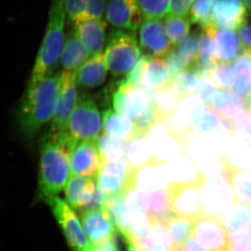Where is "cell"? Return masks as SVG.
Instances as JSON below:
<instances>
[{
	"instance_id": "30",
	"label": "cell",
	"mask_w": 251,
	"mask_h": 251,
	"mask_svg": "<svg viewBox=\"0 0 251 251\" xmlns=\"http://www.w3.org/2000/svg\"><path fill=\"white\" fill-rule=\"evenodd\" d=\"M148 194L150 201V209L148 213L149 217L163 224H166L173 215L171 210L169 194L167 188H158L148 192Z\"/></svg>"
},
{
	"instance_id": "14",
	"label": "cell",
	"mask_w": 251,
	"mask_h": 251,
	"mask_svg": "<svg viewBox=\"0 0 251 251\" xmlns=\"http://www.w3.org/2000/svg\"><path fill=\"white\" fill-rule=\"evenodd\" d=\"M105 17L115 29L135 32L145 19L137 0H108Z\"/></svg>"
},
{
	"instance_id": "46",
	"label": "cell",
	"mask_w": 251,
	"mask_h": 251,
	"mask_svg": "<svg viewBox=\"0 0 251 251\" xmlns=\"http://www.w3.org/2000/svg\"><path fill=\"white\" fill-rule=\"evenodd\" d=\"M237 31L241 50L243 53L251 54V25L247 21Z\"/></svg>"
},
{
	"instance_id": "19",
	"label": "cell",
	"mask_w": 251,
	"mask_h": 251,
	"mask_svg": "<svg viewBox=\"0 0 251 251\" xmlns=\"http://www.w3.org/2000/svg\"><path fill=\"white\" fill-rule=\"evenodd\" d=\"M106 22L103 18H87L74 23V31L91 55L103 52L106 45Z\"/></svg>"
},
{
	"instance_id": "32",
	"label": "cell",
	"mask_w": 251,
	"mask_h": 251,
	"mask_svg": "<svg viewBox=\"0 0 251 251\" xmlns=\"http://www.w3.org/2000/svg\"><path fill=\"white\" fill-rule=\"evenodd\" d=\"M163 23L172 45L177 47L189 35L192 23L189 16L168 14L163 18Z\"/></svg>"
},
{
	"instance_id": "54",
	"label": "cell",
	"mask_w": 251,
	"mask_h": 251,
	"mask_svg": "<svg viewBox=\"0 0 251 251\" xmlns=\"http://www.w3.org/2000/svg\"><path fill=\"white\" fill-rule=\"evenodd\" d=\"M84 251H105L101 250V249H97V248H94V247L92 248V249H88V250H86Z\"/></svg>"
},
{
	"instance_id": "2",
	"label": "cell",
	"mask_w": 251,
	"mask_h": 251,
	"mask_svg": "<svg viewBox=\"0 0 251 251\" xmlns=\"http://www.w3.org/2000/svg\"><path fill=\"white\" fill-rule=\"evenodd\" d=\"M77 142L69 132H47L39 145L38 191L43 200L58 196L70 177L71 156Z\"/></svg>"
},
{
	"instance_id": "23",
	"label": "cell",
	"mask_w": 251,
	"mask_h": 251,
	"mask_svg": "<svg viewBox=\"0 0 251 251\" xmlns=\"http://www.w3.org/2000/svg\"><path fill=\"white\" fill-rule=\"evenodd\" d=\"M109 72L103 52L91 56L76 72L77 85L92 90L103 85Z\"/></svg>"
},
{
	"instance_id": "18",
	"label": "cell",
	"mask_w": 251,
	"mask_h": 251,
	"mask_svg": "<svg viewBox=\"0 0 251 251\" xmlns=\"http://www.w3.org/2000/svg\"><path fill=\"white\" fill-rule=\"evenodd\" d=\"M98 186L96 178L71 176L64 188L65 197L73 209H88L92 205Z\"/></svg>"
},
{
	"instance_id": "29",
	"label": "cell",
	"mask_w": 251,
	"mask_h": 251,
	"mask_svg": "<svg viewBox=\"0 0 251 251\" xmlns=\"http://www.w3.org/2000/svg\"><path fill=\"white\" fill-rule=\"evenodd\" d=\"M221 221L228 234L251 228V204L236 202Z\"/></svg>"
},
{
	"instance_id": "4",
	"label": "cell",
	"mask_w": 251,
	"mask_h": 251,
	"mask_svg": "<svg viewBox=\"0 0 251 251\" xmlns=\"http://www.w3.org/2000/svg\"><path fill=\"white\" fill-rule=\"evenodd\" d=\"M62 0H51L47 26L29 80H36L54 72L65 43L67 19Z\"/></svg>"
},
{
	"instance_id": "41",
	"label": "cell",
	"mask_w": 251,
	"mask_h": 251,
	"mask_svg": "<svg viewBox=\"0 0 251 251\" xmlns=\"http://www.w3.org/2000/svg\"><path fill=\"white\" fill-rule=\"evenodd\" d=\"M67 17L75 23L85 19L89 0H62Z\"/></svg>"
},
{
	"instance_id": "33",
	"label": "cell",
	"mask_w": 251,
	"mask_h": 251,
	"mask_svg": "<svg viewBox=\"0 0 251 251\" xmlns=\"http://www.w3.org/2000/svg\"><path fill=\"white\" fill-rule=\"evenodd\" d=\"M195 219L186 216H173L166 225L171 238L172 246H183L188 238L192 235Z\"/></svg>"
},
{
	"instance_id": "38",
	"label": "cell",
	"mask_w": 251,
	"mask_h": 251,
	"mask_svg": "<svg viewBox=\"0 0 251 251\" xmlns=\"http://www.w3.org/2000/svg\"><path fill=\"white\" fill-rule=\"evenodd\" d=\"M213 1L214 0H194L189 14L191 23L199 25L201 27L211 24Z\"/></svg>"
},
{
	"instance_id": "11",
	"label": "cell",
	"mask_w": 251,
	"mask_h": 251,
	"mask_svg": "<svg viewBox=\"0 0 251 251\" xmlns=\"http://www.w3.org/2000/svg\"><path fill=\"white\" fill-rule=\"evenodd\" d=\"M76 72H62V86L58 104L50 125V133L67 131L69 119L79 98Z\"/></svg>"
},
{
	"instance_id": "45",
	"label": "cell",
	"mask_w": 251,
	"mask_h": 251,
	"mask_svg": "<svg viewBox=\"0 0 251 251\" xmlns=\"http://www.w3.org/2000/svg\"><path fill=\"white\" fill-rule=\"evenodd\" d=\"M234 132L251 134V113L248 108L244 109L233 120Z\"/></svg>"
},
{
	"instance_id": "40",
	"label": "cell",
	"mask_w": 251,
	"mask_h": 251,
	"mask_svg": "<svg viewBox=\"0 0 251 251\" xmlns=\"http://www.w3.org/2000/svg\"><path fill=\"white\" fill-rule=\"evenodd\" d=\"M145 18L163 19L169 13L171 0H137Z\"/></svg>"
},
{
	"instance_id": "16",
	"label": "cell",
	"mask_w": 251,
	"mask_h": 251,
	"mask_svg": "<svg viewBox=\"0 0 251 251\" xmlns=\"http://www.w3.org/2000/svg\"><path fill=\"white\" fill-rule=\"evenodd\" d=\"M247 9L243 0H214L211 23L219 29L237 30L247 21Z\"/></svg>"
},
{
	"instance_id": "42",
	"label": "cell",
	"mask_w": 251,
	"mask_h": 251,
	"mask_svg": "<svg viewBox=\"0 0 251 251\" xmlns=\"http://www.w3.org/2000/svg\"><path fill=\"white\" fill-rule=\"evenodd\" d=\"M230 248L236 251H251V228L229 234Z\"/></svg>"
},
{
	"instance_id": "5",
	"label": "cell",
	"mask_w": 251,
	"mask_h": 251,
	"mask_svg": "<svg viewBox=\"0 0 251 251\" xmlns=\"http://www.w3.org/2000/svg\"><path fill=\"white\" fill-rule=\"evenodd\" d=\"M103 53L109 72L116 77L129 74L143 55L136 32L119 29L109 34Z\"/></svg>"
},
{
	"instance_id": "24",
	"label": "cell",
	"mask_w": 251,
	"mask_h": 251,
	"mask_svg": "<svg viewBox=\"0 0 251 251\" xmlns=\"http://www.w3.org/2000/svg\"><path fill=\"white\" fill-rule=\"evenodd\" d=\"M91 56L75 34V31L73 29L66 39L61 54L59 63L62 67V72H76Z\"/></svg>"
},
{
	"instance_id": "48",
	"label": "cell",
	"mask_w": 251,
	"mask_h": 251,
	"mask_svg": "<svg viewBox=\"0 0 251 251\" xmlns=\"http://www.w3.org/2000/svg\"><path fill=\"white\" fill-rule=\"evenodd\" d=\"M194 0H171L168 14L175 16H189Z\"/></svg>"
},
{
	"instance_id": "15",
	"label": "cell",
	"mask_w": 251,
	"mask_h": 251,
	"mask_svg": "<svg viewBox=\"0 0 251 251\" xmlns=\"http://www.w3.org/2000/svg\"><path fill=\"white\" fill-rule=\"evenodd\" d=\"M103 162L96 141L78 140L71 156V176H82L97 179Z\"/></svg>"
},
{
	"instance_id": "49",
	"label": "cell",
	"mask_w": 251,
	"mask_h": 251,
	"mask_svg": "<svg viewBox=\"0 0 251 251\" xmlns=\"http://www.w3.org/2000/svg\"><path fill=\"white\" fill-rule=\"evenodd\" d=\"M184 251H209L193 235L188 237L183 245Z\"/></svg>"
},
{
	"instance_id": "10",
	"label": "cell",
	"mask_w": 251,
	"mask_h": 251,
	"mask_svg": "<svg viewBox=\"0 0 251 251\" xmlns=\"http://www.w3.org/2000/svg\"><path fill=\"white\" fill-rule=\"evenodd\" d=\"M138 33L140 48L143 54L149 57L165 58L173 50L163 19L145 18Z\"/></svg>"
},
{
	"instance_id": "3",
	"label": "cell",
	"mask_w": 251,
	"mask_h": 251,
	"mask_svg": "<svg viewBox=\"0 0 251 251\" xmlns=\"http://www.w3.org/2000/svg\"><path fill=\"white\" fill-rule=\"evenodd\" d=\"M112 106L119 113L129 117L138 126L143 138L158 123L166 121L152 94L122 80L112 95Z\"/></svg>"
},
{
	"instance_id": "44",
	"label": "cell",
	"mask_w": 251,
	"mask_h": 251,
	"mask_svg": "<svg viewBox=\"0 0 251 251\" xmlns=\"http://www.w3.org/2000/svg\"><path fill=\"white\" fill-rule=\"evenodd\" d=\"M217 87L209 76L201 77L198 94L206 105H209L211 99L217 92Z\"/></svg>"
},
{
	"instance_id": "20",
	"label": "cell",
	"mask_w": 251,
	"mask_h": 251,
	"mask_svg": "<svg viewBox=\"0 0 251 251\" xmlns=\"http://www.w3.org/2000/svg\"><path fill=\"white\" fill-rule=\"evenodd\" d=\"M103 133L124 143L144 138L138 126L131 119L119 113L116 110L108 108L103 112Z\"/></svg>"
},
{
	"instance_id": "22",
	"label": "cell",
	"mask_w": 251,
	"mask_h": 251,
	"mask_svg": "<svg viewBox=\"0 0 251 251\" xmlns=\"http://www.w3.org/2000/svg\"><path fill=\"white\" fill-rule=\"evenodd\" d=\"M222 177L229 185L237 202L251 204V171L231 164L227 157L221 161Z\"/></svg>"
},
{
	"instance_id": "43",
	"label": "cell",
	"mask_w": 251,
	"mask_h": 251,
	"mask_svg": "<svg viewBox=\"0 0 251 251\" xmlns=\"http://www.w3.org/2000/svg\"><path fill=\"white\" fill-rule=\"evenodd\" d=\"M235 78L251 82V54L243 53L234 64Z\"/></svg>"
},
{
	"instance_id": "28",
	"label": "cell",
	"mask_w": 251,
	"mask_h": 251,
	"mask_svg": "<svg viewBox=\"0 0 251 251\" xmlns=\"http://www.w3.org/2000/svg\"><path fill=\"white\" fill-rule=\"evenodd\" d=\"M208 105L221 117L229 120H233L234 117L247 108L245 102L237 94L226 90L216 92Z\"/></svg>"
},
{
	"instance_id": "47",
	"label": "cell",
	"mask_w": 251,
	"mask_h": 251,
	"mask_svg": "<svg viewBox=\"0 0 251 251\" xmlns=\"http://www.w3.org/2000/svg\"><path fill=\"white\" fill-rule=\"evenodd\" d=\"M107 3H108L107 0H89L88 7L86 12L85 19L103 18L104 14H105Z\"/></svg>"
},
{
	"instance_id": "34",
	"label": "cell",
	"mask_w": 251,
	"mask_h": 251,
	"mask_svg": "<svg viewBox=\"0 0 251 251\" xmlns=\"http://www.w3.org/2000/svg\"><path fill=\"white\" fill-rule=\"evenodd\" d=\"M102 162L120 161L126 158V144L103 133L96 140Z\"/></svg>"
},
{
	"instance_id": "51",
	"label": "cell",
	"mask_w": 251,
	"mask_h": 251,
	"mask_svg": "<svg viewBox=\"0 0 251 251\" xmlns=\"http://www.w3.org/2000/svg\"><path fill=\"white\" fill-rule=\"evenodd\" d=\"M128 251H146L143 247H139V246L135 245V244H128Z\"/></svg>"
},
{
	"instance_id": "53",
	"label": "cell",
	"mask_w": 251,
	"mask_h": 251,
	"mask_svg": "<svg viewBox=\"0 0 251 251\" xmlns=\"http://www.w3.org/2000/svg\"><path fill=\"white\" fill-rule=\"evenodd\" d=\"M247 10L251 12V0H243Z\"/></svg>"
},
{
	"instance_id": "13",
	"label": "cell",
	"mask_w": 251,
	"mask_h": 251,
	"mask_svg": "<svg viewBox=\"0 0 251 251\" xmlns=\"http://www.w3.org/2000/svg\"><path fill=\"white\" fill-rule=\"evenodd\" d=\"M80 221L93 247L117 236L118 229L107 208L93 207L81 210Z\"/></svg>"
},
{
	"instance_id": "8",
	"label": "cell",
	"mask_w": 251,
	"mask_h": 251,
	"mask_svg": "<svg viewBox=\"0 0 251 251\" xmlns=\"http://www.w3.org/2000/svg\"><path fill=\"white\" fill-rule=\"evenodd\" d=\"M138 174L139 171L132 166L126 158L120 161L105 162L97 176V186L109 197L125 194L137 186Z\"/></svg>"
},
{
	"instance_id": "6",
	"label": "cell",
	"mask_w": 251,
	"mask_h": 251,
	"mask_svg": "<svg viewBox=\"0 0 251 251\" xmlns=\"http://www.w3.org/2000/svg\"><path fill=\"white\" fill-rule=\"evenodd\" d=\"M206 181L198 173L196 179L173 181L166 186L171 210L174 215L196 219L203 214L201 190Z\"/></svg>"
},
{
	"instance_id": "50",
	"label": "cell",
	"mask_w": 251,
	"mask_h": 251,
	"mask_svg": "<svg viewBox=\"0 0 251 251\" xmlns=\"http://www.w3.org/2000/svg\"><path fill=\"white\" fill-rule=\"evenodd\" d=\"M94 247L105 251H120L118 244H117V236H114V237L94 246Z\"/></svg>"
},
{
	"instance_id": "1",
	"label": "cell",
	"mask_w": 251,
	"mask_h": 251,
	"mask_svg": "<svg viewBox=\"0 0 251 251\" xmlns=\"http://www.w3.org/2000/svg\"><path fill=\"white\" fill-rule=\"evenodd\" d=\"M61 86L62 72L52 73L39 80H29L18 112L20 130L27 142L34 140L44 126L52 121Z\"/></svg>"
},
{
	"instance_id": "7",
	"label": "cell",
	"mask_w": 251,
	"mask_h": 251,
	"mask_svg": "<svg viewBox=\"0 0 251 251\" xmlns=\"http://www.w3.org/2000/svg\"><path fill=\"white\" fill-rule=\"evenodd\" d=\"M103 129V120L95 100L90 95H79L67 131L75 140L96 141Z\"/></svg>"
},
{
	"instance_id": "25",
	"label": "cell",
	"mask_w": 251,
	"mask_h": 251,
	"mask_svg": "<svg viewBox=\"0 0 251 251\" xmlns=\"http://www.w3.org/2000/svg\"><path fill=\"white\" fill-rule=\"evenodd\" d=\"M241 51L240 44L234 30L219 28L215 34V54L217 63L236 60Z\"/></svg>"
},
{
	"instance_id": "31",
	"label": "cell",
	"mask_w": 251,
	"mask_h": 251,
	"mask_svg": "<svg viewBox=\"0 0 251 251\" xmlns=\"http://www.w3.org/2000/svg\"><path fill=\"white\" fill-rule=\"evenodd\" d=\"M171 238L166 225L151 219V225L144 242L146 251H169L172 247Z\"/></svg>"
},
{
	"instance_id": "21",
	"label": "cell",
	"mask_w": 251,
	"mask_h": 251,
	"mask_svg": "<svg viewBox=\"0 0 251 251\" xmlns=\"http://www.w3.org/2000/svg\"><path fill=\"white\" fill-rule=\"evenodd\" d=\"M217 28L212 24L202 27L198 38V57L193 67L201 77L209 76L217 63L215 54V34Z\"/></svg>"
},
{
	"instance_id": "35",
	"label": "cell",
	"mask_w": 251,
	"mask_h": 251,
	"mask_svg": "<svg viewBox=\"0 0 251 251\" xmlns=\"http://www.w3.org/2000/svg\"><path fill=\"white\" fill-rule=\"evenodd\" d=\"M201 77L193 69L180 73L173 82V90L179 99L198 94Z\"/></svg>"
},
{
	"instance_id": "36",
	"label": "cell",
	"mask_w": 251,
	"mask_h": 251,
	"mask_svg": "<svg viewBox=\"0 0 251 251\" xmlns=\"http://www.w3.org/2000/svg\"><path fill=\"white\" fill-rule=\"evenodd\" d=\"M198 38L199 34L196 31L191 33L175 50L180 63L186 69H193L198 57Z\"/></svg>"
},
{
	"instance_id": "9",
	"label": "cell",
	"mask_w": 251,
	"mask_h": 251,
	"mask_svg": "<svg viewBox=\"0 0 251 251\" xmlns=\"http://www.w3.org/2000/svg\"><path fill=\"white\" fill-rule=\"evenodd\" d=\"M44 201L50 208L69 246L74 251H84L93 247L86 235L82 223L69 203L58 196H50Z\"/></svg>"
},
{
	"instance_id": "37",
	"label": "cell",
	"mask_w": 251,
	"mask_h": 251,
	"mask_svg": "<svg viewBox=\"0 0 251 251\" xmlns=\"http://www.w3.org/2000/svg\"><path fill=\"white\" fill-rule=\"evenodd\" d=\"M209 77L217 88L229 90L233 87L235 80L234 67L229 63H216Z\"/></svg>"
},
{
	"instance_id": "27",
	"label": "cell",
	"mask_w": 251,
	"mask_h": 251,
	"mask_svg": "<svg viewBox=\"0 0 251 251\" xmlns=\"http://www.w3.org/2000/svg\"><path fill=\"white\" fill-rule=\"evenodd\" d=\"M144 138L127 143L126 158L132 166L139 172L150 167L158 166L163 163L162 160L153 156Z\"/></svg>"
},
{
	"instance_id": "26",
	"label": "cell",
	"mask_w": 251,
	"mask_h": 251,
	"mask_svg": "<svg viewBox=\"0 0 251 251\" xmlns=\"http://www.w3.org/2000/svg\"><path fill=\"white\" fill-rule=\"evenodd\" d=\"M191 115V131L198 134L210 133L219 129L221 126H224L222 117L203 101L193 108Z\"/></svg>"
},
{
	"instance_id": "52",
	"label": "cell",
	"mask_w": 251,
	"mask_h": 251,
	"mask_svg": "<svg viewBox=\"0 0 251 251\" xmlns=\"http://www.w3.org/2000/svg\"><path fill=\"white\" fill-rule=\"evenodd\" d=\"M169 251H184L183 246H172Z\"/></svg>"
},
{
	"instance_id": "17",
	"label": "cell",
	"mask_w": 251,
	"mask_h": 251,
	"mask_svg": "<svg viewBox=\"0 0 251 251\" xmlns=\"http://www.w3.org/2000/svg\"><path fill=\"white\" fill-rule=\"evenodd\" d=\"M173 82L166 59L147 56L142 72V88L153 95L171 90Z\"/></svg>"
},
{
	"instance_id": "39",
	"label": "cell",
	"mask_w": 251,
	"mask_h": 251,
	"mask_svg": "<svg viewBox=\"0 0 251 251\" xmlns=\"http://www.w3.org/2000/svg\"><path fill=\"white\" fill-rule=\"evenodd\" d=\"M125 197L126 204L130 211L148 214L150 209L148 193L135 186L127 191Z\"/></svg>"
},
{
	"instance_id": "12",
	"label": "cell",
	"mask_w": 251,
	"mask_h": 251,
	"mask_svg": "<svg viewBox=\"0 0 251 251\" xmlns=\"http://www.w3.org/2000/svg\"><path fill=\"white\" fill-rule=\"evenodd\" d=\"M192 235L209 251H228L229 234L221 219L202 214L195 219Z\"/></svg>"
}]
</instances>
